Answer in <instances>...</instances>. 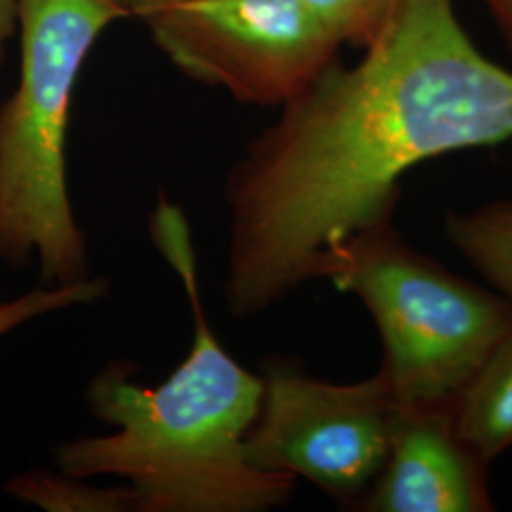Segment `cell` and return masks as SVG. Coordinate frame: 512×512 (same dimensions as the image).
Returning a JSON list of instances; mask_svg holds the SVG:
<instances>
[{
  "label": "cell",
  "instance_id": "1",
  "mask_svg": "<svg viewBox=\"0 0 512 512\" xmlns=\"http://www.w3.org/2000/svg\"><path fill=\"white\" fill-rule=\"evenodd\" d=\"M353 65L340 59L230 171L228 310L249 317L313 281L332 245L389 222L418 165L512 141V71L456 0H404Z\"/></svg>",
  "mask_w": 512,
  "mask_h": 512
},
{
  "label": "cell",
  "instance_id": "2",
  "mask_svg": "<svg viewBox=\"0 0 512 512\" xmlns=\"http://www.w3.org/2000/svg\"><path fill=\"white\" fill-rule=\"evenodd\" d=\"M150 236L179 275L194 321L192 346L162 384L141 385L129 363L103 368L88 387L93 416L114 431L54 450L57 471L116 476L137 512H260L285 505L296 478L256 469L245 439L258 414L262 378L220 344L203 310L192 230L177 203L160 196Z\"/></svg>",
  "mask_w": 512,
  "mask_h": 512
},
{
  "label": "cell",
  "instance_id": "10",
  "mask_svg": "<svg viewBox=\"0 0 512 512\" xmlns=\"http://www.w3.org/2000/svg\"><path fill=\"white\" fill-rule=\"evenodd\" d=\"M4 490L19 501L50 512H133L135 495L126 486L97 488L61 471H27L6 482Z\"/></svg>",
  "mask_w": 512,
  "mask_h": 512
},
{
  "label": "cell",
  "instance_id": "4",
  "mask_svg": "<svg viewBox=\"0 0 512 512\" xmlns=\"http://www.w3.org/2000/svg\"><path fill=\"white\" fill-rule=\"evenodd\" d=\"M313 279L365 304L399 403H454L512 323V298L414 249L393 220L332 245Z\"/></svg>",
  "mask_w": 512,
  "mask_h": 512
},
{
  "label": "cell",
  "instance_id": "9",
  "mask_svg": "<svg viewBox=\"0 0 512 512\" xmlns=\"http://www.w3.org/2000/svg\"><path fill=\"white\" fill-rule=\"evenodd\" d=\"M444 234L490 287L512 298V200L452 211Z\"/></svg>",
  "mask_w": 512,
  "mask_h": 512
},
{
  "label": "cell",
  "instance_id": "11",
  "mask_svg": "<svg viewBox=\"0 0 512 512\" xmlns=\"http://www.w3.org/2000/svg\"><path fill=\"white\" fill-rule=\"evenodd\" d=\"M313 16L344 48H366L384 31L404 0H304Z\"/></svg>",
  "mask_w": 512,
  "mask_h": 512
},
{
  "label": "cell",
  "instance_id": "7",
  "mask_svg": "<svg viewBox=\"0 0 512 512\" xmlns=\"http://www.w3.org/2000/svg\"><path fill=\"white\" fill-rule=\"evenodd\" d=\"M488 469L459 435L452 404L399 403L384 469L357 509L494 511Z\"/></svg>",
  "mask_w": 512,
  "mask_h": 512
},
{
  "label": "cell",
  "instance_id": "5",
  "mask_svg": "<svg viewBox=\"0 0 512 512\" xmlns=\"http://www.w3.org/2000/svg\"><path fill=\"white\" fill-rule=\"evenodd\" d=\"M245 439L256 469L304 478L342 505H359L384 469L399 401L384 374L336 384L296 361L270 359Z\"/></svg>",
  "mask_w": 512,
  "mask_h": 512
},
{
  "label": "cell",
  "instance_id": "6",
  "mask_svg": "<svg viewBox=\"0 0 512 512\" xmlns=\"http://www.w3.org/2000/svg\"><path fill=\"white\" fill-rule=\"evenodd\" d=\"M147 25L184 76L256 107L289 103L342 48L304 0H177Z\"/></svg>",
  "mask_w": 512,
  "mask_h": 512
},
{
  "label": "cell",
  "instance_id": "13",
  "mask_svg": "<svg viewBox=\"0 0 512 512\" xmlns=\"http://www.w3.org/2000/svg\"><path fill=\"white\" fill-rule=\"evenodd\" d=\"M512 54V0H480Z\"/></svg>",
  "mask_w": 512,
  "mask_h": 512
},
{
  "label": "cell",
  "instance_id": "12",
  "mask_svg": "<svg viewBox=\"0 0 512 512\" xmlns=\"http://www.w3.org/2000/svg\"><path fill=\"white\" fill-rule=\"evenodd\" d=\"M107 293L109 283L103 277H88L69 285H38L29 293L0 302V336L46 313L93 304Z\"/></svg>",
  "mask_w": 512,
  "mask_h": 512
},
{
  "label": "cell",
  "instance_id": "14",
  "mask_svg": "<svg viewBox=\"0 0 512 512\" xmlns=\"http://www.w3.org/2000/svg\"><path fill=\"white\" fill-rule=\"evenodd\" d=\"M18 33V0H0V63Z\"/></svg>",
  "mask_w": 512,
  "mask_h": 512
},
{
  "label": "cell",
  "instance_id": "3",
  "mask_svg": "<svg viewBox=\"0 0 512 512\" xmlns=\"http://www.w3.org/2000/svg\"><path fill=\"white\" fill-rule=\"evenodd\" d=\"M128 18L120 0H18V86L0 107V262L40 285L90 275L67 177L74 88L95 42Z\"/></svg>",
  "mask_w": 512,
  "mask_h": 512
},
{
  "label": "cell",
  "instance_id": "15",
  "mask_svg": "<svg viewBox=\"0 0 512 512\" xmlns=\"http://www.w3.org/2000/svg\"><path fill=\"white\" fill-rule=\"evenodd\" d=\"M128 18H139L147 23L148 19L160 14L167 6L177 0H120Z\"/></svg>",
  "mask_w": 512,
  "mask_h": 512
},
{
  "label": "cell",
  "instance_id": "8",
  "mask_svg": "<svg viewBox=\"0 0 512 512\" xmlns=\"http://www.w3.org/2000/svg\"><path fill=\"white\" fill-rule=\"evenodd\" d=\"M459 435L488 465L512 450V323L452 403Z\"/></svg>",
  "mask_w": 512,
  "mask_h": 512
}]
</instances>
